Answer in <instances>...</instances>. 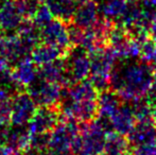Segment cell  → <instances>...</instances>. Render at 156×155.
I'll return each instance as SVG.
<instances>
[{"label":"cell","instance_id":"cell-24","mask_svg":"<svg viewBox=\"0 0 156 155\" xmlns=\"http://www.w3.org/2000/svg\"><path fill=\"white\" fill-rule=\"evenodd\" d=\"M18 5L23 12L25 18L33 19L41 2L39 0H17Z\"/></svg>","mask_w":156,"mask_h":155},{"label":"cell","instance_id":"cell-10","mask_svg":"<svg viewBox=\"0 0 156 155\" xmlns=\"http://www.w3.org/2000/svg\"><path fill=\"white\" fill-rule=\"evenodd\" d=\"M31 132L28 125L11 124L5 145L12 152H23L30 147Z\"/></svg>","mask_w":156,"mask_h":155},{"label":"cell","instance_id":"cell-14","mask_svg":"<svg viewBox=\"0 0 156 155\" xmlns=\"http://www.w3.org/2000/svg\"><path fill=\"white\" fill-rule=\"evenodd\" d=\"M12 75L20 86L27 87L38 77V68L32 58H28L12 68Z\"/></svg>","mask_w":156,"mask_h":155},{"label":"cell","instance_id":"cell-20","mask_svg":"<svg viewBox=\"0 0 156 155\" xmlns=\"http://www.w3.org/2000/svg\"><path fill=\"white\" fill-rule=\"evenodd\" d=\"M140 18H141V5L139 4V1L127 2L124 12L119 18V23L127 29L139 23Z\"/></svg>","mask_w":156,"mask_h":155},{"label":"cell","instance_id":"cell-23","mask_svg":"<svg viewBox=\"0 0 156 155\" xmlns=\"http://www.w3.org/2000/svg\"><path fill=\"white\" fill-rule=\"evenodd\" d=\"M50 133L51 132H46V133H33L31 134V138H30V147L34 148L36 150H46L48 149L50 141Z\"/></svg>","mask_w":156,"mask_h":155},{"label":"cell","instance_id":"cell-2","mask_svg":"<svg viewBox=\"0 0 156 155\" xmlns=\"http://www.w3.org/2000/svg\"><path fill=\"white\" fill-rule=\"evenodd\" d=\"M62 88L60 84L37 77L30 85L26 87V90L30 95L37 106L58 105L62 96Z\"/></svg>","mask_w":156,"mask_h":155},{"label":"cell","instance_id":"cell-1","mask_svg":"<svg viewBox=\"0 0 156 155\" xmlns=\"http://www.w3.org/2000/svg\"><path fill=\"white\" fill-rule=\"evenodd\" d=\"M154 79V66L138 58L117 60L109 75V88L123 101L147 96Z\"/></svg>","mask_w":156,"mask_h":155},{"label":"cell","instance_id":"cell-28","mask_svg":"<svg viewBox=\"0 0 156 155\" xmlns=\"http://www.w3.org/2000/svg\"><path fill=\"white\" fill-rule=\"evenodd\" d=\"M140 0H126V2H138Z\"/></svg>","mask_w":156,"mask_h":155},{"label":"cell","instance_id":"cell-19","mask_svg":"<svg viewBox=\"0 0 156 155\" xmlns=\"http://www.w3.org/2000/svg\"><path fill=\"white\" fill-rule=\"evenodd\" d=\"M131 104L133 114L136 118V121H147V120H154L156 108L150 103L147 97L136 98L129 101Z\"/></svg>","mask_w":156,"mask_h":155},{"label":"cell","instance_id":"cell-22","mask_svg":"<svg viewBox=\"0 0 156 155\" xmlns=\"http://www.w3.org/2000/svg\"><path fill=\"white\" fill-rule=\"evenodd\" d=\"M53 15H52L51 11L49 10V8L47 6L46 3H41L39 5L37 12L35 13L34 17H33V23L37 26L38 28H43L44 26L47 25L49 21H51L53 19Z\"/></svg>","mask_w":156,"mask_h":155},{"label":"cell","instance_id":"cell-12","mask_svg":"<svg viewBox=\"0 0 156 155\" xmlns=\"http://www.w3.org/2000/svg\"><path fill=\"white\" fill-rule=\"evenodd\" d=\"M67 51L68 50L62 49L56 46L41 43L32 50L31 58L36 66L41 67L63 58Z\"/></svg>","mask_w":156,"mask_h":155},{"label":"cell","instance_id":"cell-16","mask_svg":"<svg viewBox=\"0 0 156 155\" xmlns=\"http://www.w3.org/2000/svg\"><path fill=\"white\" fill-rule=\"evenodd\" d=\"M97 101L99 105V114L111 117L119 108L123 100L116 91L108 88L99 93Z\"/></svg>","mask_w":156,"mask_h":155},{"label":"cell","instance_id":"cell-25","mask_svg":"<svg viewBox=\"0 0 156 155\" xmlns=\"http://www.w3.org/2000/svg\"><path fill=\"white\" fill-rule=\"evenodd\" d=\"M133 155H156V146H138L132 148Z\"/></svg>","mask_w":156,"mask_h":155},{"label":"cell","instance_id":"cell-11","mask_svg":"<svg viewBox=\"0 0 156 155\" xmlns=\"http://www.w3.org/2000/svg\"><path fill=\"white\" fill-rule=\"evenodd\" d=\"M114 131L126 136L136 123V118L133 114L129 101H123L117 111L111 116Z\"/></svg>","mask_w":156,"mask_h":155},{"label":"cell","instance_id":"cell-30","mask_svg":"<svg viewBox=\"0 0 156 155\" xmlns=\"http://www.w3.org/2000/svg\"><path fill=\"white\" fill-rule=\"evenodd\" d=\"M126 155H133V154H132V153H129V154H126Z\"/></svg>","mask_w":156,"mask_h":155},{"label":"cell","instance_id":"cell-9","mask_svg":"<svg viewBox=\"0 0 156 155\" xmlns=\"http://www.w3.org/2000/svg\"><path fill=\"white\" fill-rule=\"evenodd\" d=\"M99 14L100 13H99L97 2L94 0H88L84 3L79 4L73 14L71 23L80 27L81 29H89V28L94 27L97 21L99 20L100 18Z\"/></svg>","mask_w":156,"mask_h":155},{"label":"cell","instance_id":"cell-6","mask_svg":"<svg viewBox=\"0 0 156 155\" xmlns=\"http://www.w3.org/2000/svg\"><path fill=\"white\" fill-rule=\"evenodd\" d=\"M41 43L53 45L62 49L68 50L71 47L68 35L67 23L58 18H53L51 21L41 29Z\"/></svg>","mask_w":156,"mask_h":155},{"label":"cell","instance_id":"cell-5","mask_svg":"<svg viewBox=\"0 0 156 155\" xmlns=\"http://www.w3.org/2000/svg\"><path fill=\"white\" fill-rule=\"evenodd\" d=\"M36 104L27 93L23 90L12 98V111H11V124L28 125L36 111Z\"/></svg>","mask_w":156,"mask_h":155},{"label":"cell","instance_id":"cell-3","mask_svg":"<svg viewBox=\"0 0 156 155\" xmlns=\"http://www.w3.org/2000/svg\"><path fill=\"white\" fill-rule=\"evenodd\" d=\"M65 66L73 83L85 80L90 73V61L88 51L82 46H72L66 52Z\"/></svg>","mask_w":156,"mask_h":155},{"label":"cell","instance_id":"cell-7","mask_svg":"<svg viewBox=\"0 0 156 155\" xmlns=\"http://www.w3.org/2000/svg\"><path fill=\"white\" fill-rule=\"evenodd\" d=\"M132 148L138 146H156V124L154 120L136 121L134 128L126 135Z\"/></svg>","mask_w":156,"mask_h":155},{"label":"cell","instance_id":"cell-21","mask_svg":"<svg viewBox=\"0 0 156 155\" xmlns=\"http://www.w3.org/2000/svg\"><path fill=\"white\" fill-rule=\"evenodd\" d=\"M140 58L151 64H154L156 62V41L154 38L149 37L141 43Z\"/></svg>","mask_w":156,"mask_h":155},{"label":"cell","instance_id":"cell-4","mask_svg":"<svg viewBox=\"0 0 156 155\" xmlns=\"http://www.w3.org/2000/svg\"><path fill=\"white\" fill-rule=\"evenodd\" d=\"M61 117H63V115L58 105L38 106L28 126L31 134L51 132L61 122Z\"/></svg>","mask_w":156,"mask_h":155},{"label":"cell","instance_id":"cell-13","mask_svg":"<svg viewBox=\"0 0 156 155\" xmlns=\"http://www.w3.org/2000/svg\"><path fill=\"white\" fill-rule=\"evenodd\" d=\"M44 3L47 4L54 18L61 19L67 25L71 23L79 5L76 0H45Z\"/></svg>","mask_w":156,"mask_h":155},{"label":"cell","instance_id":"cell-27","mask_svg":"<svg viewBox=\"0 0 156 155\" xmlns=\"http://www.w3.org/2000/svg\"><path fill=\"white\" fill-rule=\"evenodd\" d=\"M5 0H0V14H1V10H2V6H3V3Z\"/></svg>","mask_w":156,"mask_h":155},{"label":"cell","instance_id":"cell-17","mask_svg":"<svg viewBox=\"0 0 156 155\" xmlns=\"http://www.w3.org/2000/svg\"><path fill=\"white\" fill-rule=\"evenodd\" d=\"M132 147L124 135L111 132L106 135L104 152L108 155H126L131 153Z\"/></svg>","mask_w":156,"mask_h":155},{"label":"cell","instance_id":"cell-8","mask_svg":"<svg viewBox=\"0 0 156 155\" xmlns=\"http://www.w3.org/2000/svg\"><path fill=\"white\" fill-rule=\"evenodd\" d=\"M25 19L17 0H5L0 14V30L4 33H14Z\"/></svg>","mask_w":156,"mask_h":155},{"label":"cell","instance_id":"cell-15","mask_svg":"<svg viewBox=\"0 0 156 155\" xmlns=\"http://www.w3.org/2000/svg\"><path fill=\"white\" fill-rule=\"evenodd\" d=\"M67 93L73 101H85V100H97L99 91L90 82V80H82L73 83L67 87Z\"/></svg>","mask_w":156,"mask_h":155},{"label":"cell","instance_id":"cell-26","mask_svg":"<svg viewBox=\"0 0 156 155\" xmlns=\"http://www.w3.org/2000/svg\"><path fill=\"white\" fill-rule=\"evenodd\" d=\"M13 152L6 146L0 145V155H12Z\"/></svg>","mask_w":156,"mask_h":155},{"label":"cell","instance_id":"cell-29","mask_svg":"<svg viewBox=\"0 0 156 155\" xmlns=\"http://www.w3.org/2000/svg\"><path fill=\"white\" fill-rule=\"evenodd\" d=\"M101 155H108V154H106V153H102Z\"/></svg>","mask_w":156,"mask_h":155},{"label":"cell","instance_id":"cell-18","mask_svg":"<svg viewBox=\"0 0 156 155\" xmlns=\"http://www.w3.org/2000/svg\"><path fill=\"white\" fill-rule=\"evenodd\" d=\"M126 5V0H100V5H98V8L101 17L117 21L124 12Z\"/></svg>","mask_w":156,"mask_h":155}]
</instances>
